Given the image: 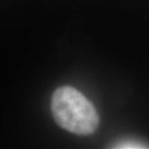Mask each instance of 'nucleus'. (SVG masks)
I'll list each match as a JSON object with an SVG mask.
<instances>
[{
	"label": "nucleus",
	"mask_w": 149,
	"mask_h": 149,
	"mask_svg": "<svg viewBox=\"0 0 149 149\" xmlns=\"http://www.w3.org/2000/svg\"><path fill=\"white\" fill-rule=\"evenodd\" d=\"M51 112L60 127L76 135H92L100 124L97 111L91 101L69 85L60 86L53 92Z\"/></svg>",
	"instance_id": "1"
},
{
	"label": "nucleus",
	"mask_w": 149,
	"mask_h": 149,
	"mask_svg": "<svg viewBox=\"0 0 149 149\" xmlns=\"http://www.w3.org/2000/svg\"><path fill=\"white\" fill-rule=\"evenodd\" d=\"M115 148H148V146H144V144L139 141L128 140V141H122L117 144V146H115Z\"/></svg>",
	"instance_id": "2"
}]
</instances>
